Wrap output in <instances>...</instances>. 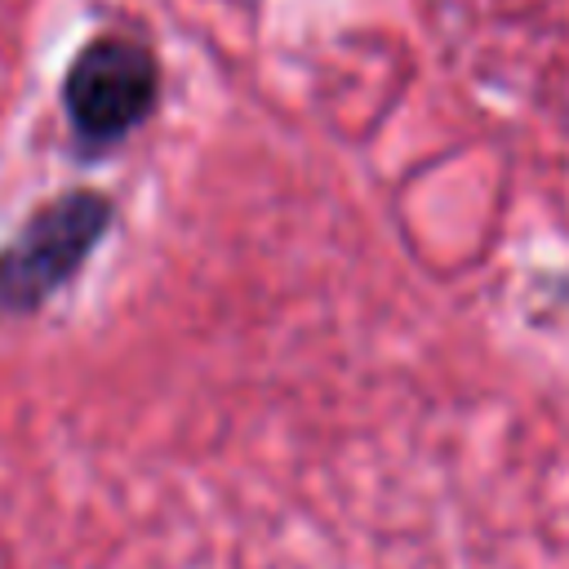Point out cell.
Wrapping results in <instances>:
<instances>
[{"label":"cell","instance_id":"1","mask_svg":"<svg viewBox=\"0 0 569 569\" xmlns=\"http://www.w3.org/2000/svg\"><path fill=\"white\" fill-rule=\"evenodd\" d=\"M102 227H107V200L89 191L62 196L58 204L40 209L22 227V236L0 253V302L36 307L80 267V258L93 249Z\"/></svg>","mask_w":569,"mask_h":569},{"label":"cell","instance_id":"2","mask_svg":"<svg viewBox=\"0 0 569 569\" xmlns=\"http://www.w3.org/2000/svg\"><path fill=\"white\" fill-rule=\"evenodd\" d=\"M156 102V58L129 36L93 40L67 76V111L80 138L111 142L129 133Z\"/></svg>","mask_w":569,"mask_h":569}]
</instances>
